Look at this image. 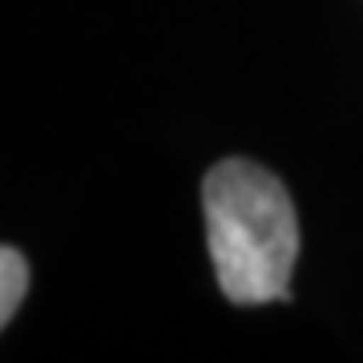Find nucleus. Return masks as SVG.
<instances>
[{
  "label": "nucleus",
  "instance_id": "obj_2",
  "mask_svg": "<svg viewBox=\"0 0 363 363\" xmlns=\"http://www.w3.org/2000/svg\"><path fill=\"white\" fill-rule=\"evenodd\" d=\"M25 291H28V262L21 259V250L0 247V331L16 315Z\"/></svg>",
  "mask_w": 363,
  "mask_h": 363
},
{
  "label": "nucleus",
  "instance_id": "obj_1",
  "mask_svg": "<svg viewBox=\"0 0 363 363\" xmlns=\"http://www.w3.org/2000/svg\"><path fill=\"white\" fill-rule=\"evenodd\" d=\"M202 206L222 295L242 307L291 298L298 218L283 182L247 157H226L202 182Z\"/></svg>",
  "mask_w": 363,
  "mask_h": 363
}]
</instances>
